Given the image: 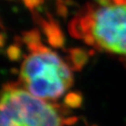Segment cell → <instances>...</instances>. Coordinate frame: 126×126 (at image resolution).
Returning a JSON list of instances; mask_svg holds the SVG:
<instances>
[{
  "mask_svg": "<svg viewBox=\"0 0 126 126\" xmlns=\"http://www.w3.org/2000/svg\"><path fill=\"white\" fill-rule=\"evenodd\" d=\"M21 87L42 100H57L73 84V74L63 60L47 48H37L24 59Z\"/></svg>",
  "mask_w": 126,
  "mask_h": 126,
  "instance_id": "1",
  "label": "cell"
},
{
  "mask_svg": "<svg viewBox=\"0 0 126 126\" xmlns=\"http://www.w3.org/2000/svg\"><path fill=\"white\" fill-rule=\"evenodd\" d=\"M82 23L87 41L108 53L126 56V1L99 8Z\"/></svg>",
  "mask_w": 126,
  "mask_h": 126,
  "instance_id": "3",
  "label": "cell"
},
{
  "mask_svg": "<svg viewBox=\"0 0 126 126\" xmlns=\"http://www.w3.org/2000/svg\"><path fill=\"white\" fill-rule=\"evenodd\" d=\"M0 110V126H63L66 120L54 104L19 86L3 89Z\"/></svg>",
  "mask_w": 126,
  "mask_h": 126,
  "instance_id": "2",
  "label": "cell"
}]
</instances>
